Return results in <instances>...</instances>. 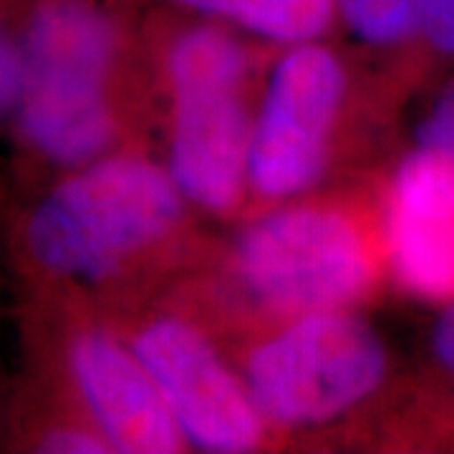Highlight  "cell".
Segmentation results:
<instances>
[{"label":"cell","instance_id":"6da1fadb","mask_svg":"<svg viewBox=\"0 0 454 454\" xmlns=\"http://www.w3.org/2000/svg\"><path fill=\"white\" fill-rule=\"evenodd\" d=\"M23 142L59 169L97 162L116 134L109 79L119 31L98 0H28L18 23Z\"/></svg>","mask_w":454,"mask_h":454},{"label":"cell","instance_id":"7a4b0ae2","mask_svg":"<svg viewBox=\"0 0 454 454\" xmlns=\"http://www.w3.org/2000/svg\"><path fill=\"white\" fill-rule=\"evenodd\" d=\"M172 175L134 157L71 169L31 212L23 245L31 262L61 280H104L179 223Z\"/></svg>","mask_w":454,"mask_h":454},{"label":"cell","instance_id":"3957f363","mask_svg":"<svg viewBox=\"0 0 454 454\" xmlns=\"http://www.w3.org/2000/svg\"><path fill=\"white\" fill-rule=\"evenodd\" d=\"M245 68L240 43L215 26L182 33L169 51L172 179L187 200L215 212L230 210L250 177Z\"/></svg>","mask_w":454,"mask_h":454},{"label":"cell","instance_id":"277c9868","mask_svg":"<svg viewBox=\"0 0 454 454\" xmlns=\"http://www.w3.org/2000/svg\"><path fill=\"white\" fill-rule=\"evenodd\" d=\"M389 372L372 325L343 310L306 313L247 364V391L262 419L310 427L369 399Z\"/></svg>","mask_w":454,"mask_h":454},{"label":"cell","instance_id":"5b68a950","mask_svg":"<svg viewBox=\"0 0 454 454\" xmlns=\"http://www.w3.org/2000/svg\"><path fill=\"white\" fill-rule=\"evenodd\" d=\"M238 273L262 303L286 313L340 310L372 286L369 247L336 210L288 207L240 238Z\"/></svg>","mask_w":454,"mask_h":454},{"label":"cell","instance_id":"8992f818","mask_svg":"<svg viewBox=\"0 0 454 454\" xmlns=\"http://www.w3.org/2000/svg\"><path fill=\"white\" fill-rule=\"evenodd\" d=\"M343 86L324 46L301 43L278 64L250 142V179L262 195H298L321 177Z\"/></svg>","mask_w":454,"mask_h":454},{"label":"cell","instance_id":"52a82bcc","mask_svg":"<svg viewBox=\"0 0 454 454\" xmlns=\"http://www.w3.org/2000/svg\"><path fill=\"white\" fill-rule=\"evenodd\" d=\"M182 437L205 452L240 454L262 439V414L212 343L177 318L146 325L134 343Z\"/></svg>","mask_w":454,"mask_h":454},{"label":"cell","instance_id":"ba28073f","mask_svg":"<svg viewBox=\"0 0 454 454\" xmlns=\"http://www.w3.org/2000/svg\"><path fill=\"white\" fill-rule=\"evenodd\" d=\"M68 373L112 452L169 454L182 450V432L152 373L121 340L101 328H83L66 348Z\"/></svg>","mask_w":454,"mask_h":454},{"label":"cell","instance_id":"9c48e42d","mask_svg":"<svg viewBox=\"0 0 454 454\" xmlns=\"http://www.w3.org/2000/svg\"><path fill=\"white\" fill-rule=\"evenodd\" d=\"M387 247L406 291L454 298V152L417 146L391 184Z\"/></svg>","mask_w":454,"mask_h":454},{"label":"cell","instance_id":"30bf717a","mask_svg":"<svg viewBox=\"0 0 454 454\" xmlns=\"http://www.w3.org/2000/svg\"><path fill=\"white\" fill-rule=\"evenodd\" d=\"M207 16L227 18L278 43H310L328 28L333 0H177Z\"/></svg>","mask_w":454,"mask_h":454},{"label":"cell","instance_id":"8fae6325","mask_svg":"<svg viewBox=\"0 0 454 454\" xmlns=\"http://www.w3.org/2000/svg\"><path fill=\"white\" fill-rule=\"evenodd\" d=\"M358 38L391 46L422 38L424 0H336Z\"/></svg>","mask_w":454,"mask_h":454},{"label":"cell","instance_id":"7c38bea8","mask_svg":"<svg viewBox=\"0 0 454 454\" xmlns=\"http://www.w3.org/2000/svg\"><path fill=\"white\" fill-rule=\"evenodd\" d=\"M20 97V46L18 31L8 23L0 5V124L16 116Z\"/></svg>","mask_w":454,"mask_h":454},{"label":"cell","instance_id":"4fadbf2b","mask_svg":"<svg viewBox=\"0 0 454 454\" xmlns=\"http://www.w3.org/2000/svg\"><path fill=\"white\" fill-rule=\"evenodd\" d=\"M38 452H53V454H97V452H112L109 442L101 437L97 427L89 429L82 424H59L46 429L38 442H35Z\"/></svg>","mask_w":454,"mask_h":454},{"label":"cell","instance_id":"5bb4252c","mask_svg":"<svg viewBox=\"0 0 454 454\" xmlns=\"http://www.w3.org/2000/svg\"><path fill=\"white\" fill-rule=\"evenodd\" d=\"M422 38L442 53H454V0H427Z\"/></svg>","mask_w":454,"mask_h":454},{"label":"cell","instance_id":"9a60e30c","mask_svg":"<svg viewBox=\"0 0 454 454\" xmlns=\"http://www.w3.org/2000/svg\"><path fill=\"white\" fill-rule=\"evenodd\" d=\"M419 146H434L454 152V91L439 98L437 106L424 119Z\"/></svg>","mask_w":454,"mask_h":454},{"label":"cell","instance_id":"2e32d148","mask_svg":"<svg viewBox=\"0 0 454 454\" xmlns=\"http://www.w3.org/2000/svg\"><path fill=\"white\" fill-rule=\"evenodd\" d=\"M432 343H434V356L442 364V369L454 373V298L439 318Z\"/></svg>","mask_w":454,"mask_h":454}]
</instances>
